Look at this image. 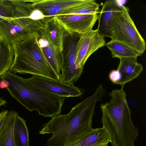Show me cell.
Listing matches in <instances>:
<instances>
[{
  "label": "cell",
  "instance_id": "6da1fadb",
  "mask_svg": "<svg viewBox=\"0 0 146 146\" xmlns=\"http://www.w3.org/2000/svg\"><path fill=\"white\" fill-rule=\"evenodd\" d=\"M105 93L103 86L100 84L92 95L75 106L68 113L52 117L39 132L52 134L44 146H65L72 136L92 128L96 103Z\"/></svg>",
  "mask_w": 146,
  "mask_h": 146
},
{
  "label": "cell",
  "instance_id": "7a4b0ae2",
  "mask_svg": "<svg viewBox=\"0 0 146 146\" xmlns=\"http://www.w3.org/2000/svg\"><path fill=\"white\" fill-rule=\"evenodd\" d=\"M110 102L102 104L101 122L111 138L112 146H134L138 128L134 125L123 88L110 92Z\"/></svg>",
  "mask_w": 146,
  "mask_h": 146
},
{
  "label": "cell",
  "instance_id": "3957f363",
  "mask_svg": "<svg viewBox=\"0 0 146 146\" xmlns=\"http://www.w3.org/2000/svg\"><path fill=\"white\" fill-rule=\"evenodd\" d=\"M38 39V32H34L13 45L14 58L9 71L60 81L45 57Z\"/></svg>",
  "mask_w": 146,
  "mask_h": 146
},
{
  "label": "cell",
  "instance_id": "277c9868",
  "mask_svg": "<svg viewBox=\"0 0 146 146\" xmlns=\"http://www.w3.org/2000/svg\"><path fill=\"white\" fill-rule=\"evenodd\" d=\"M6 89L13 98L29 111H36L45 117L59 114L65 100L64 97L30 86L18 75L10 80Z\"/></svg>",
  "mask_w": 146,
  "mask_h": 146
},
{
  "label": "cell",
  "instance_id": "5b68a950",
  "mask_svg": "<svg viewBox=\"0 0 146 146\" xmlns=\"http://www.w3.org/2000/svg\"><path fill=\"white\" fill-rule=\"evenodd\" d=\"M111 40L122 43L138 52L141 55L146 48L145 42L130 17L128 8L122 9L114 15L110 26Z\"/></svg>",
  "mask_w": 146,
  "mask_h": 146
},
{
  "label": "cell",
  "instance_id": "8992f818",
  "mask_svg": "<svg viewBox=\"0 0 146 146\" xmlns=\"http://www.w3.org/2000/svg\"><path fill=\"white\" fill-rule=\"evenodd\" d=\"M80 34L74 32H65L63 50L59 54L61 64L60 81L73 85L80 76L83 69L78 68L75 64L76 46Z\"/></svg>",
  "mask_w": 146,
  "mask_h": 146
},
{
  "label": "cell",
  "instance_id": "52a82bcc",
  "mask_svg": "<svg viewBox=\"0 0 146 146\" xmlns=\"http://www.w3.org/2000/svg\"><path fill=\"white\" fill-rule=\"evenodd\" d=\"M23 79L33 87L60 97H75L82 95L78 88L60 81L36 75Z\"/></svg>",
  "mask_w": 146,
  "mask_h": 146
},
{
  "label": "cell",
  "instance_id": "ba28073f",
  "mask_svg": "<svg viewBox=\"0 0 146 146\" xmlns=\"http://www.w3.org/2000/svg\"><path fill=\"white\" fill-rule=\"evenodd\" d=\"M106 44L104 37L99 34L97 29H92L80 35L76 46L75 64L76 67L83 69L89 56Z\"/></svg>",
  "mask_w": 146,
  "mask_h": 146
},
{
  "label": "cell",
  "instance_id": "9c48e42d",
  "mask_svg": "<svg viewBox=\"0 0 146 146\" xmlns=\"http://www.w3.org/2000/svg\"><path fill=\"white\" fill-rule=\"evenodd\" d=\"M93 0H29L34 9L40 11L44 17L62 15L68 11L90 3Z\"/></svg>",
  "mask_w": 146,
  "mask_h": 146
},
{
  "label": "cell",
  "instance_id": "30bf717a",
  "mask_svg": "<svg viewBox=\"0 0 146 146\" xmlns=\"http://www.w3.org/2000/svg\"><path fill=\"white\" fill-rule=\"evenodd\" d=\"M98 13L60 15L55 16L66 31L84 34L92 29L98 19Z\"/></svg>",
  "mask_w": 146,
  "mask_h": 146
},
{
  "label": "cell",
  "instance_id": "8fae6325",
  "mask_svg": "<svg viewBox=\"0 0 146 146\" xmlns=\"http://www.w3.org/2000/svg\"><path fill=\"white\" fill-rule=\"evenodd\" d=\"M111 142L110 134L103 126L92 128L72 136L65 146H108Z\"/></svg>",
  "mask_w": 146,
  "mask_h": 146
},
{
  "label": "cell",
  "instance_id": "7c38bea8",
  "mask_svg": "<svg viewBox=\"0 0 146 146\" xmlns=\"http://www.w3.org/2000/svg\"><path fill=\"white\" fill-rule=\"evenodd\" d=\"M42 20L44 27L39 31L47 39L59 54L63 50V36L65 30L55 17H45Z\"/></svg>",
  "mask_w": 146,
  "mask_h": 146
},
{
  "label": "cell",
  "instance_id": "4fadbf2b",
  "mask_svg": "<svg viewBox=\"0 0 146 146\" xmlns=\"http://www.w3.org/2000/svg\"><path fill=\"white\" fill-rule=\"evenodd\" d=\"M122 6L117 0H108L103 4L98 16L97 30L103 37H110V26L114 15L122 9Z\"/></svg>",
  "mask_w": 146,
  "mask_h": 146
},
{
  "label": "cell",
  "instance_id": "5bb4252c",
  "mask_svg": "<svg viewBox=\"0 0 146 146\" xmlns=\"http://www.w3.org/2000/svg\"><path fill=\"white\" fill-rule=\"evenodd\" d=\"M137 58H122L117 70L121 75L120 80L116 84L123 88L125 85L137 77L143 70L142 64L137 61Z\"/></svg>",
  "mask_w": 146,
  "mask_h": 146
},
{
  "label": "cell",
  "instance_id": "9a60e30c",
  "mask_svg": "<svg viewBox=\"0 0 146 146\" xmlns=\"http://www.w3.org/2000/svg\"><path fill=\"white\" fill-rule=\"evenodd\" d=\"M30 34L9 19L0 22V36L12 46Z\"/></svg>",
  "mask_w": 146,
  "mask_h": 146
},
{
  "label": "cell",
  "instance_id": "2e32d148",
  "mask_svg": "<svg viewBox=\"0 0 146 146\" xmlns=\"http://www.w3.org/2000/svg\"><path fill=\"white\" fill-rule=\"evenodd\" d=\"M38 41L47 61L59 78L61 74V64L58 54L47 39L39 31Z\"/></svg>",
  "mask_w": 146,
  "mask_h": 146
},
{
  "label": "cell",
  "instance_id": "e0dca14e",
  "mask_svg": "<svg viewBox=\"0 0 146 146\" xmlns=\"http://www.w3.org/2000/svg\"><path fill=\"white\" fill-rule=\"evenodd\" d=\"M18 113L15 111H8L0 129V146H15L14 128Z\"/></svg>",
  "mask_w": 146,
  "mask_h": 146
},
{
  "label": "cell",
  "instance_id": "ac0fdd59",
  "mask_svg": "<svg viewBox=\"0 0 146 146\" xmlns=\"http://www.w3.org/2000/svg\"><path fill=\"white\" fill-rule=\"evenodd\" d=\"M14 55L12 46L0 36V78L9 70L13 61Z\"/></svg>",
  "mask_w": 146,
  "mask_h": 146
},
{
  "label": "cell",
  "instance_id": "d6986e66",
  "mask_svg": "<svg viewBox=\"0 0 146 146\" xmlns=\"http://www.w3.org/2000/svg\"><path fill=\"white\" fill-rule=\"evenodd\" d=\"M110 50L113 58H137L141 55L137 51L126 45L116 41L111 40L106 44Z\"/></svg>",
  "mask_w": 146,
  "mask_h": 146
},
{
  "label": "cell",
  "instance_id": "ffe728a7",
  "mask_svg": "<svg viewBox=\"0 0 146 146\" xmlns=\"http://www.w3.org/2000/svg\"><path fill=\"white\" fill-rule=\"evenodd\" d=\"M14 137L15 146H29V134L26 121L17 116L14 128Z\"/></svg>",
  "mask_w": 146,
  "mask_h": 146
},
{
  "label": "cell",
  "instance_id": "44dd1931",
  "mask_svg": "<svg viewBox=\"0 0 146 146\" xmlns=\"http://www.w3.org/2000/svg\"><path fill=\"white\" fill-rule=\"evenodd\" d=\"M14 11L11 0H0V22L12 17Z\"/></svg>",
  "mask_w": 146,
  "mask_h": 146
},
{
  "label": "cell",
  "instance_id": "7402d4cb",
  "mask_svg": "<svg viewBox=\"0 0 146 146\" xmlns=\"http://www.w3.org/2000/svg\"><path fill=\"white\" fill-rule=\"evenodd\" d=\"M109 77L113 83L116 84L120 79L121 75L120 73L117 70H113L109 73Z\"/></svg>",
  "mask_w": 146,
  "mask_h": 146
},
{
  "label": "cell",
  "instance_id": "603a6c76",
  "mask_svg": "<svg viewBox=\"0 0 146 146\" xmlns=\"http://www.w3.org/2000/svg\"><path fill=\"white\" fill-rule=\"evenodd\" d=\"M8 112L7 110H4L0 112V129L5 121Z\"/></svg>",
  "mask_w": 146,
  "mask_h": 146
},
{
  "label": "cell",
  "instance_id": "cb8c5ba5",
  "mask_svg": "<svg viewBox=\"0 0 146 146\" xmlns=\"http://www.w3.org/2000/svg\"><path fill=\"white\" fill-rule=\"evenodd\" d=\"M7 103V102L6 101L1 99L0 98V107L1 106L4 105Z\"/></svg>",
  "mask_w": 146,
  "mask_h": 146
},
{
  "label": "cell",
  "instance_id": "d4e9b609",
  "mask_svg": "<svg viewBox=\"0 0 146 146\" xmlns=\"http://www.w3.org/2000/svg\"></svg>",
  "mask_w": 146,
  "mask_h": 146
}]
</instances>
